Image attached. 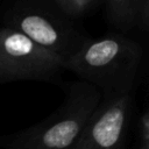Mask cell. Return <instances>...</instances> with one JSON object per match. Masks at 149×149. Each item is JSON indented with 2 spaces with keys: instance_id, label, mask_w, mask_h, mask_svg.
Returning a JSON list of instances; mask_svg holds the SVG:
<instances>
[{
  "instance_id": "cell-4",
  "label": "cell",
  "mask_w": 149,
  "mask_h": 149,
  "mask_svg": "<svg viewBox=\"0 0 149 149\" xmlns=\"http://www.w3.org/2000/svg\"><path fill=\"white\" fill-rule=\"evenodd\" d=\"M63 69V61L24 34L0 27V83L50 80Z\"/></svg>"
},
{
  "instance_id": "cell-3",
  "label": "cell",
  "mask_w": 149,
  "mask_h": 149,
  "mask_svg": "<svg viewBox=\"0 0 149 149\" xmlns=\"http://www.w3.org/2000/svg\"><path fill=\"white\" fill-rule=\"evenodd\" d=\"M0 19L2 26L56 54L63 64L90 38L77 19L68 15L55 0H3Z\"/></svg>"
},
{
  "instance_id": "cell-8",
  "label": "cell",
  "mask_w": 149,
  "mask_h": 149,
  "mask_svg": "<svg viewBox=\"0 0 149 149\" xmlns=\"http://www.w3.org/2000/svg\"><path fill=\"white\" fill-rule=\"evenodd\" d=\"M140 144H149V111H144L139 119Z\"/></svg>"
},
{
  "instance_id": "cell-2",
  "label": "cell",
  "mask_w": 149,
  "mask_h": 149,
  "mask_svg": "<svg viewBox=\"0 0 149 149\" xmlns=\"http://www.w3.org/2000/svg\"><path fill=\"white\" fill-rule=\"evenodd\" d=\"M62 105L42 121L17 133L1 136L6 149H72L101 100L100 91L84 80L64 85Z\"/></svg>"
},
{
  "instance_id": "cell-6",
  "label": "cell",
  "mask_w": 149,
  "mask_h": 149,
  "mask_svg": "<svg viewBox=\"0 0 149 149\" xmlns=\"http://www.w3.org/2000/svg\"><path fill=\"white\" fill-rule=\"evenodd\" d=\"M102 2L107 21L121 33L148 29L149 0H104Z\"/></svg>"
},
{
  "instance_id": "cell-9",
  "label": "cell",
  "mask_w": 149,
  "mask_h": 149,
  "mask_svg": "<svg viewBox=\"0 0 149 149\" xmlns=\"http://www.w3.org/2000/svg\"><path fill=\"white\" fill-rule=\"evenodd\" d=\"M139 149H149V144H140Z\"/></svg>"
},
{
  "instance_id": "cell-5",
  "label": "cell",
  "mask_w": 149,
  "mask_h": 149,
  "mask_svg": "<svg viewBox=\"0 0 149 149\" xmlns=\"http://www.w3.org/2000/svg\"><path fill=\"white\" fill-rule=\"evenodd\" d=\"M132 93L101 95L72 149H123L132 114Z\"/></svg>"
},
{
  "instance_id": "cell-7",
  "label": "cell",
  "mask_w": 149,
  "mask_h": 149,
  "mask_svg": "<svg viewBox=\"0 0 149 149\" xmlns=\"http://www.w3.org/2000/svg\"><path fill=\"white\" fill-rule=\"evenodd\" d=\"M59 7L71 17L78 19L92 12L104 0H55Z\"/></svg>"
},
{
  "instance_id": "cell-1",
  "label": "cell",
  "mask_w": 149,
  "mask_h": 149,
  "mask_svg": "<svg viewBox=\"0 0 149 149\" xmlns=\"http://www.w3.org/2000/svg\"><path fill=\"white\" fill-rule=\"evenodd\" d=\"M143 49L140 43L123 33H107L88 41L66 62L70 70L81 80L95 86L101 95L133 92Z\"/></svg>"
}]
</instances>
